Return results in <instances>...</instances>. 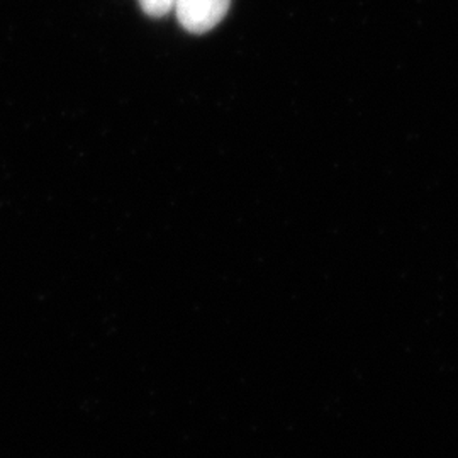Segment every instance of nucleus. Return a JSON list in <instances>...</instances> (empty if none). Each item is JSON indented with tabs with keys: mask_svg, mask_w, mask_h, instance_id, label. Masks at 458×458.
Returning <instances> with one entry per match:
<instances>
[{
	"mask_svg": "<svg viewBox=\"0 0 458 458\" xmlns=\"http://www.w3.org/2000/svg\"><path fill=\"white\" fill-rule=\"evenodd\" d=\"M140 4L148 16L162 17L174 9L175 0H140Z\"/></svg>",
	"mask_w": 458,
	"mask_h": 458,
	"instance_id": "2",
	"label": "nucleus"
},
{
	"mask_svg": "<svg viewBox=\"0 0 458 458\" xmlns=\"http://www.w3.org/2000/svg\"><path fill=\"white\" fill-rule=\"evenodd\" d=\"M231 0H175V11L182 28L189 33L202 34L214 30L228 13Z\"/></svg>",
	"mask_w": 458,
	"mask_h": 458,
	"instance_id": "1",
	"label": "nucleus"
}]
</instances>
